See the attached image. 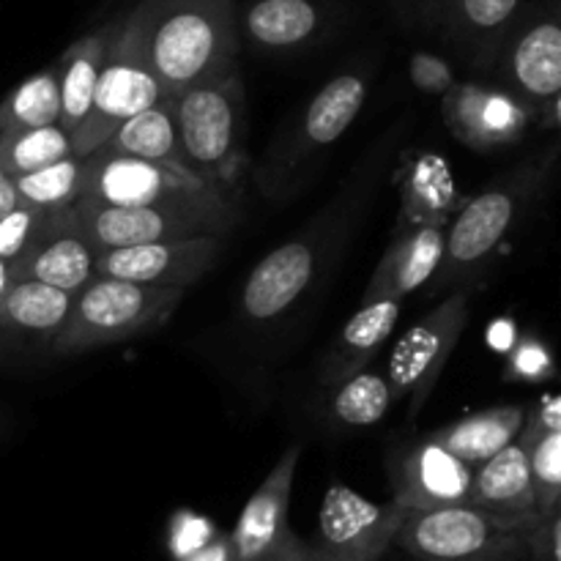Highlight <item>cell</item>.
Wrapping results in <instances>:
<instances>
[{
	"mask_svg": "<svg viewBox=\"0 0 561 561\" xmlns=\"http://www.w3.org/2000/svg\"><path fill=\"white\" fill-rule=\"evenodd\" d=\"M365 192L356 197H337L316 222L290 241L268 252L261 263L250 272L244 288H241V312L250 323H274L288 316L307 290L318 283L321 266L332 255L343 225L354 214V203L362 201Z\"/></svg>",
	"mask_w": 561,
	"mask_h": 561,
	"instance_id": "cell-6",
	"label": "cell"
},
{
	"mask_svg": "<svg viewBox=\"0 0 561 561\" xmlns=\"http://www.w3.org/2000/svg\"><path fill=\"white\" fill-rule=\"evenodd\" d=\"M71 294L42 283H14L0 305V362H20L53 348Z\"/></svg>",
	"mask_w": 561,
	"mask_h": 561,
	"instance_id": "cell-20",
	"label": "cell"
},
{
	"mask_svg": "<svg viewBox=\"0 0 561 561\" xmlns=\"http://www.w3.org/2000/svg\"><path fill=\"white\" fill-rule=\"evenodd\" d=\"M518 447L529 466L537 510L540 515L553 513L561 507V403L557 394H542L531 414L526 411Z\"/></svg>",
	"mask_w": 561,
	"mask_h": 561,
	"instance_id": "cell-24",
	"label": "cell"
},
{
	"mask_svg": "<svg viewBox=\"0 0 561 561\" xmlns=\"http://www.w3.org/2000/svg\"><path fill=\"white\" fill-rule=\"evenodd\" d=\"M14 186L22 206L38 208V211L71 208L82 190V159L71 153V157L58 159L55 164H47L36 173L20 175V179H14Z\"/></svg>",
	"mask_w": 561,
	"mask_h": 561,
	"instance_id": "cell-32",
	"label": "cell"
},
{
	"mask_svg": "<svg viewBox=\"0 0 561 561\" xmlns=\"http://www.w3.org/2000/svg\"><path fill=\"white\" fill-rule=\"evenodd\" d=\"M186 290L148 288L93 274L75 296L49 354L77 356L162 327Z\"/></svg>",
	"mask_w": 561,
	"mask_h": 561,
	"instance_id": "cell-5",
	"label": "cell"
},
{
	"mask_svg": "<svg viewBox=\"0 0 561 561\" xmlns=\"http://www.w3.org/2000/svg\"><path fill=\"white\" fill-rule=\"evenodd\" d=\"M316 561H321V559H316Z\"/></svg>",
	"mask_w": 561,
	"mask_h": 561,
	"instance_id": "cell-42",
	"label": "cell"
},
{
	"mask_svg": "<svg viewBox=\"0 0 561 561\" xmlns=\"http://www.w3.org/2000/svg\"><path fill=\"white\" fill-rule=\"evenodd\" d=\"M327 27V9L318 0H250L239 11V36L261 53H296Z\"/></svg>",
	"mask_w": 561,
	"mask_h": 561,
	"instance_id": "cell-22",
	"label": "cell"
},
{
	"mask_svg": "<svg viewBox=\"0 0 561 561\" xmlns=\"http://www.w3.org/2000/svg\"><path fill=\"white\" fill-rule=\"evenodd\" d=\"M168 93L162 91L159 80L153 77L146 55H142L140 31H137L135 11L113 22L107 55H104L102 71L96 80V93L88 118L71 137L75 157L85 159L104 146L110 135L135 118L142 110L153 107Z\"/></svg>",
	"mask_w": 561,
	"mask_h": 561,
	"instance_id": "cell-7",
	"label": "cell"
},
{
	"mask_svg": "<svg viewBox=\"0 0 561 561\" xmlns=\"http://www.w3.org/2000/svg\"><path fill=\"white\" fill-rule=\"evenodd\" d=\"M11 274L14 283H42L71 296L93 277V250L75 206L49 211L42 236Z\"/></svg>",
	"mask_w": 561,
	"mask_h": 561,
	"instance_id": "cell-17",
	"label": "cell"
},
{
	"mask_svg": "<svg viewBox=\"0 0 561 561\" xmlns=\"http://www.w3.org/2000/svg\"><path fill=\"white\" fill-rule=\"evenodd\" d=\"M71 153H75L71 151V137L60 126L0 135V168L11 179L36 173V170L55 164L58 159L71 157Z\"/></svg>",
	"mask_w": 561,
	"mask_h": 561,
	"instance_id": "cell-31",
	"label": "cell"
},
{
	"mask_svg": "<svg viewBox=\"0 0 561 561\" xmlns=\"http://www.w3.org/2000/svg\"><path fill=\"white\" fill-rule=\"evenodd\" d=\"M99 151L118 153V157L142 159V162L170 164L181 168L179 131H175V107L173 96L159 99L153 107L142 110L135 118L121 124L113 135L104 140ZM184 170V168H181Z\"/></svg>",
	"mask_w": 561,
	"mask_h": 561,
	"instance_id": "cell-29",
	"label": "cell"
},
{
	"mask_svg": "<svg viewBox=\"0 0 561 561\" xmlns=\"http://www.w3.org/2000/svg\"><path fill=\"white\" fill-rule=\"evenodd\" d=\"M16 206H20V195H16L14 179L0 168V217H5Z\"/></svg>",
	"mask_w": 561,
	"mask_h": 561,
	"instance_id": "cell-40",
	"label": "cell"
},
{
	"mask_svg": "<svg viewBox=\"0 0 561 561\" xmlns=\"http://www.w3.org/2000/svg\"><path fill=\"white\" fill-rule=\"evenodd\" d=\"M77 201L113 208H162V206H219L236 203L219 195L201 179L170 164L142 162L96 151L82 159V190Z\"/></svg>",
	"mask_w": 561,
	"mask_h": 561,
	"instance_id": "cell-9",
	"label": "cell"
},
{
	"mask_svg": "<svg viewBox=\"0 0 561 561\" xmlns=\"http://www.w3.org/2000/svg\"><path fill=\"white\" fill-rule=\"evenodd\" d=\"M11 285H14V274H11V268L0 261V305H3L5 294L11 290Z\"/></svg>",
	"mask_w": 561,
	"mask_h": 561,
	"instance_id": "cell-41",
	"label": "cell"
},
{
	"mask_svg": "<svg viewBox=\"0 0 561 561\" xmlns=\"http://www.w3.org/2000/svg\"><path fill=\"white\" fill-rule=\"evenodd\" d=\"M222 241V236H201L93 252V274L148 288L186 290L217 263Z\"/></svg>",
	"mask_w": 561,
	"mask_h": 561,
	"instance_id": "cell-14",
	"label": "cell"
},
{
	"mask_svg": "<svg viewBox=\"0 0 561 561\" xmlns=\"http://www.w3.org/2000/svg\"><path fill=\"white\" fill-rule=\"evenodd\" d=\"M524 420V405H496V409L477 411V414L453 422L447 427H438L431 436L447 453H453L460 463L477 469L485 460H491L493 455L502 453L504 447L518 442Z\"/></svg>",
	"mask_w": 561,
	"mask_h": 561,
	"instance_id": "cell-27",
	"label": "cell"
},
{
	"mask_svg": "<svg viewBox=\"0 0 561 561\" xmlns=\"http://www.w3.org/2000/svg\"><path fill=\"white\" fill-rule=\"evenodd\" d=\"M409 77L416 91L431 93V96H444L458 82L453 64L447 58H442V55L425 53V49L411 55Z\"/></svg>",
	"mask_w": 561,
	"mask_h": 561,
	"instance_id": "cell-35",
	"label": "cell"
},
{
	"mask_svg": "<svg viewBox=\"0 0 561 561\" xmlns=\"http://www.w3.org/2000/svg\"><path fill=\"white\" fill-rule=\"evenodd\" d=\"M442 118L466 148L493 151L524 140L535 115L507 88L466 80L442 96Z\"/></svg>",
	"mask_w": 561,
	"mask_h": 561,
	"instance_id": "cell-16",
	"label": "cell"
},
{
	"mask_svg": "<svg viewBox=\"0 0 561 561\" xmlns=\"http://www.w3.org/2000/svg\"><path fill=\"white\" fill-rule=\"evenodd\" d=\"M131 11L142 55L168 96L236 71V0H140Z\"/></svg>",
	"mask_w": 561,
	"mask_h": 561,
	"instance_id": "cell-1",
	"label": "cell"
},
{
	"mask_svg": "<svg viewBox=\"0 0 561 561\" xmlns=\"http://www.w3.org/2000/svg\"><path fill=\"white\" fill-rule=\"evenodd\" d=\"M0 422H3V420H0Z\"/></svg>",
	"mask_w": 561,
	"mask_h": 561,
	"instance_id": "cell-43",
	"label": "cell"
},
{
	"mask_svg": "<svg viewBox=\"0 0 561 561\" xmlns=\"http://www.w3.org/2000/svg\"><path fill=\"white\" fill-rule=\"evenodd\" d=\"M387 474L392 482L394 502L414 513H425V510L466 504L474 469L460 463L427 433L389 453Z\"/></svg>",
	"mask_w": 561,
	"mask_h": 561,
	"instance_id": "cell-15",
	"label": "cell"
},
{
	"mask_svg": "<svg viewBox=\"0 0 561 561\" xmlns=\"http://www.w3.org/2000/svg\"><path fill=\"white\" fill-rule=\"evenodd\" d=\"M85 239L93 252L121 250V247L157 244V241L201 239V236H228L239 222V203L219 206H162V208H113L77 201Z\"/></svg>",
	"mask_w": 561,
	"mask_h": 561,
	"instance_id": "cell-10",
	"label": "cell"
},
{
	"mask_svg": "<svg viewBox=\"0 0 561 561\" xmlns=\"http://www.w3.org/2000/svg\"><path fill=\"white\" fill-rule=\"evenodd\" d=\"M466 504L485 513L504 529L529 537V531L540 520V510H537L529 466L518 442L477 466Z\"/></svg>",
	"mask_w": 561,
	"mask_h": 561,
	"instance_id": "cell-19",
	"label": "cell"
},
{
	"mask_svg": "<svg viewBox=\"0 0 561 561\" xmlns=\"http://www.w3.org/2000/svg\"><path fill=\"white\" fill-rule=\"evenodd\" d=\"M44 126H60L58 66L55 64L25 77L0 102V135L44 129Z\"/></svg>",
	"mask_w": 561,
	"mask_h": 561,
	"instance_id": "cell-30",
	"label": "cell"
},
{
	"mask_svg": "<svg viewBox=\"0 0 561 561\" xmlns=\"http://www.w3.org/2000/svg\"><path fill=\"white\" fill-rule=\"evenodd\" d=\"M405 14L411 20H420V22H431V25H438L442 20V11L447 5V0H400Z\"/></svg>",
	"mask_w": 561,
	"mask_h": 561,
	"instance_id": "cell-38",
	"label": "cell"
},
{
	"mask_svg": "<svg viewBox=\"0 0 561 561\" xmlns=\"http://www.w3.org/2000/svg\"><path fill=\"white\" fill-rule=\"evenodd\" d=\"M491 66L499 69L502 88L520 99L531 115L548 113L557 124L561 93L559 0L520 11Z\"/></svg>",
	"mask_w": 561,
	"mask_h": 561,
	"instance_id": "cell-11",
	"label": "cell"
},
{
	"mask_svg": "<svg viewBox=\"0 0 561 561\" xmlns=\"http://www.w3.org/2000/svg\"><path fill=\"white\" fill-rule=\"evenodd\" d=\"M400 318V301H370L362 305L351 316V321L340 329L327 362H323V383L337 387L351 376L365 370L367 362L383 348L389 334L394 332Z\"/></svg>",
	"mask_w": 561,
	"mask_h": 561,
	"instance_id": "cell-25",
	"label": "cell"
},
{
	"mask_svg": "<svg viewBox=\"0 0 561 561\" xmlns=\"http://www.w3.org/2000/svg\"><path fill=\"white\" fill-rule=\"evenodd\" d=\"M181 168L239 201L247 164L244 85L239 69L173 96Z\"/></svg>",
	"mask_w": 561,
	"mask_h": 561,
	"instance_id": "cell-2",
	"label": "cell"
},
{
	"mask_svg": "<svg viewBox=\"0 0 561 561\" xmlns=\"http://www.w3.org/2000/svg\"><path fill=\"white\" fill-rule=\"evenodd\" d=\"M458 190L447 164L438 157H420L400 181V225L398 228H447Z\"/></svg>",
	"mask_w": 561,
	"mask_h": 561,
	"instance_id": "cell-28",
	"label": "cell"
},
{
	"mask_svg": "<svg viewBox=\"0 0 561 561\" xmlns=\"http://www.w3.org/2000/svg\"><path fill=\"white\" fill-rule=\"evenodd\" d=\"M526 561H561V507L540 515L529 531V557Z\"/></svg>",
	"mask_w": 561,
	"mask_h": 561,
	"instance_id": "cell-36",
	"label": "cell"
},
{
	"mask_svg": "<svg viewBox=\"0 0 561 561\" xmlns=\"http://www.w3.org/2000/svg\"><path fill=\"white\" fill-rule=\"evenodd\" d=\"M557 162V148L510 170L488 190L471 197L444 228V255L436 272V294L463 285L518 225L529 203L540 195Z\"/></svg>",
	"mask_w": 561,
	"mask_h": 561,
	"instance_id": "cell-3",
	"label": "cell"
},
{
	"mask_svg": "<svg viewBox=\"0 0 561 561\" xmlns=\"http://www.w3.org/2000/svg\"><path fill=\"white\" fill-rule=\"evenodd\" d=\"M444 255V228L420 225L398 228L392 244L383 252L381 263L367 283L362 305L370 301H403L411 290L422 288L436 277Z\"/></svg>",
	"mask_w": 561,
	"mask_h": 561,
	"instance_id": "cell-21",
	"label": "cell"
},
{
	"mask_svg": "<svg viewBox=\"0 0 561 561\" xmlns=\"http://www.w3.org/2000/svg\"><path fill=\"white\" fill-rule=\"evenodd\" d=\"M113 22L88 36L77 38L58 60V93H60V129L69 137L77 135L82 121L88 118L96 93L99 71H102L104 55H107Z\"/></svg>",
	"mask_w": 561,
	"mask_h": 561,
	"instance_id": "cell-26",
	"label": "cell"
},
{
	"mask_svg": "<svg viewBox=\"0 0 561 561\" xmlns=\"http://www.w3.org/2000/svg\"><path fill=\"white\" fill-rule=\"evenodd\" d=\"M524 0H447L438 27L477 66H491Z\"/></svg>",
	"mask_w": 561,
	"mask_h": 561,
	"instance_id": "cell-23",
	"label": "cell"
},
{
	"mask_svg": "<svg viewBox=\"0 0 561 561\" xmlns=\"http://www.w3.org/2000/svg\"><path fill=\"white\" fill-rule=\"evenodd\" d=\"M49 211H38L31 206L11 208L5 217H0V261L14 268L27 255L36 239L47 225Z\"/></svg>",
	"mask_w": 561,
	"mask_h": 561,
	"instance_id": "cell-34",
	"label": "cell"
},
{
	"mask_svg": "<svg viewBox=\"0 0 561 561\" xmlns=\"http://www.w3.org/2000/svg\"><path fill=\"white\" fill-rule=\"evenodd\" d=\"M301 447L294 444L283 453L266 480L261 482L250 502L244 504L239 515V524L230 531L233 551L239 561L261 559L268 553L279 551L296 540L294 531L288 529V507H290V488H294L296 469H299Z\"/></svg>",
	"mask_w": 561,
	"mask_h": 561,
	"instance_id": "cell-18",
	"label": "cell"
},
{
	"mask_svg": "<svg viewBox=\"0 0 561 561\" xmlns=\"http://www.w3.org/2000/svg\"><path fill=\"white\" fill-rule=\"evenodd\" d=\"M394 398L389 389L387 376L381 373H356L348 381L334 387L332 398V414L334 420L351 427H367L376 425L378 420L389 414Z\"/></svg>",
	"mask_w": 561,
	"mask_h": 561,
	"instance_id": "cell-33",
	"label": "cell"
},
{
	"mask_svg": "<svg viewBox=\"0 0 561 561\" xmlns=\"http://www.w3.org/2000/svg\"><path fill=\"white\" fill-rule=\"evenodd\" d=\"M469 323V294L455 290L444 305L433 307L394 343L387 365V383L394 400L411 398V416L431 398L444 365L453 356Z\"/></svg>",
	"mask_w": 561,
	"mask_h": 561,
	"instance_id": "cell-12",
	"label": "cell"
},
{
	"mask_svg": "<svg viewBox=\"0 0 561 561\" xmlns=\"http://www.w3.org/2000/svg\"><path fill=\"white\" fill-rule=\"evenodd\" d=\"M370 93V69L356 66L334 75L279 131L257 168L263 195L288 197L316 170L318 159L351 129Z\"/></svg>",
	"mask_w": 561,
	"mask_h": 561,
	"instance_id": "cell-4",
	"label": "cell"
},
{
	"mask_svg": "<svg viewBox=\"0 0 561 561\" xmlns=\"http://www.w3.org/2000/svg\"><path fill=\"white\" fill-rule=\"evenodd\" d=\"M316 559L318 553L312 551L310 542L296 537V540H290L288 546H283L279 551L268 553V557H261V559H250V561H316Z\"/></svg>",
	"mask_w": 561,
	"mask_h": 561,
	"instance_id": "cell-39",
	"label": "cell"
},
{
	"mask_svg": "<svg viewBox=\"0 0 561 561\" xmlns=\"http://www.w3.org/2000/svg\"><path fill=\"white\" fill-rule=\"evenodd\" d=\"M394 546L416 561H526L529 537L510 531L471 504L405 510Z\"/></svg>",
	"mask_w": 561,
	"mask_h": 561,
	"instance_id": "cell-8",
	"label": "cell"
},
{
	"mask_svg": "<svg viewBox=\"0 0 561 561\" xmlns=\"http://www.w3.org/2000/svg\"><path fill=\"white\" fill-rule=\"evenodd\" d=\"M179 561H239V559H236L230 535H219L214 537V540L203 542L201 548H195V551L186 553V557H181Z\"/></svg>",
	"mask_w": 561,
	"mask_h": 561,
	"instance_id": "cell-37",
	"label": "cell"
},
{
	"mask_svg": "<svg viewBox=\"0 0 561 561\" xmlns=\"http://www.w3.org/2000/svg\"><path fill=\"white\" fill-rule=\"evenodd\" d=\"M405 507L378 504L348 485H332L321 502L312 551L321 561H378L394 546Z\"/></svg>",
	"mask_w": 561,
	"mask_h": 561,
	"instance_id": "cell-13",
	"label": "cell"
}]
</instances>
